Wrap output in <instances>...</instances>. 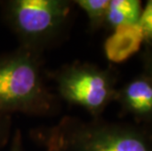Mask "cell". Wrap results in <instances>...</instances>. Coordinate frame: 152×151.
Wrapping results in <instances>:
<instances>
[{"mask_svg": "<svg viewBox=\"0 0 152 151\" xmlns=\"http://www.w3.org/2000/svg\"><path fill=\"white\" fill-rule=\"evenodd\" d=\"M56 106L44 82L40 53L21 46L0 56V116L47 115Z\"/></svg>", "mask_w": 152, "mask_h": 151, "instance_id": "cell-1", "label": "cell"}, {"mask_svg": "<svg viewBox=\"0 0 152 151\" xmlns=\"http://www.w3.org/2000/svg\"><path fill=\"white\" fill-rule=\"evenodd\" d=\"M46 148L56 151H151L147 139L134 128L117 125H85L65 118L39 134Z\"/></svg>", "mask_w": 152, "mask_h": 151, "instance_id": "cell-2", "label": "cell"}, {"mask_svg": "<svg viewBox=\"0 0 152 151\" xmlns=\"http://www.w3.org/2000/svg\"><path fill=\"white\" fill-rule=\"evenodd\" d=\"M74 1L8 0L2 2L5 20L21 41V46L41 53L53 44L67 27Z\"/></svg>", "mask_w": 152, "mask_h": 151, "instance_id": "cell-3", "label": "cell"}, {"mask_svg": "<svg viewBox=\"0 0 152 151\" xmlns=\"http://www.w3.org/2000/svg\"><path fill=\"white\" fill-rule=\"evenodd\" d=\"M51 76L63 100L93 116L102 113L117 96L111 74L96 66L76 62L61 67Z\"/></svg>", "mask_w": 152, "mask_h": 151, "instance_id": "cell-4", "label": "cell"}, {"mask_svg": "<svg viewBox=\"0 0 152 151\" xmlns=\"http://www.w3.org/2000/svg\"><path fill=\"white\" fill-rule=\"evenodd\" d=\"M144 40L142 30L137 24L117 28L105 40V55L113 63H122L137 53Z\"/></svg>", "mask_w": 152, "mask_h": 151, "instance_id": "cell-5", "label": "cell"}, {"mask_svg": "<svg viewBox=\"0 0 152 151\" xmlns=\"http://www.w3.org/2000/svg\"><path fill=\"white\" fill-rule=\"evenodd\" d=\"M116 99L123 108L137 116L144 117L152 114V81L148 77L132 80L117 91Z\"/></svg>", "mask_w": 152, "mask_h": 151, "instance_id": "cell-6", "label": "cell"}, {"mask_svg": "<svg viewBox=\"0 0 152 151\" xmlns=\"http://www.w3.org/2000/svg\"><path fill=\"white\" fill-rule=\"evenodd\" d=\"M141 12V2L138 0H110L104 25L112 30L137 25Z\"/></svg>", "mask_w": 152, "mask_h": 151, "instance_id": "cell-7", "label": "cell"}, {"mask_svg": "<svg viewBox=\"0 0 152 151\" xmlns=\"http://www.w3.org/2000/svg\"><path fill=\"white\" fill-rule=\"evenodd\" d=\"M110 0H77L74 1L86 13L90 28L95 30L105 23Z\"/></svg>", "mask_w": 152, "mask_h": 151, "instance_id": "cell-8", "label": "cell"}, {"mask_svg": "<svg viewBox=\"0 0 152 151\" xmlns=\"http://www.w3.org/2000/svg\"><path fill=\"white\" fill-rule=\"evenodd\" d=\"M137 25L142 30L145 40H152V0L147 1L142 9Z\"/></svg>", "mask_w": 152, "mask_h": 151, "instance_id": "cell-9", "label": "cell"}, {"mask_svg": "<svg viewBox=\"0 0 152 151\" xmlns=\"http://www.w3.org/2000/svg\"><path fill=\"white\" fill-rule=\"evenodd\" d=\"M9 124L10 121L8 116H0V145H2L8 137Z\"/></svg>", "mask_w": 152, "mask_h": 151, "instance_id": "cell-10", "label": "cell"}, {"mask_svg": "<svg viewBox=\"0 0 152 151\" xmlns=\"http://www.w3.org/2000/svg\"><path fill=\"white\" fill-rule=\"evenodd\" d=\"M9 151H25L24 144H23V137L21 134V131L17 130L14 136L12 137V141L10 144Z\"/></svg>", "mask_w": 152, "mask_h": 151, "instance_id": "cell-11", "label": "cell"}, {"mask_svg": "<svg viewBox=\"0 0 152 151\" xmlns=\"http://www.w3.org/2000/svg\"><path fill=\"white\" fill-rule=\"evenodd\" d=\"M148 70H149V79L152 81V54L149 58V64H148Z\"/></svg>", "mask_w": 152, "mask_h": 151, "instance_id": "cell-12", "label": "cell"}, {"mask_svg": "<svg viewBox=\"0 0 152 151\" xmlns=\"http://www.w3.org/2000/svg\"><path fill=\"white\" fill-rule=\"evenodd\" d=\"M47 149V151H56L55 149H52V148H46Z\"/></svg>", "mask_w": 152, "mask_h": 151, "instance_id": "cell-13", "label": "cell"}]
</instances>
